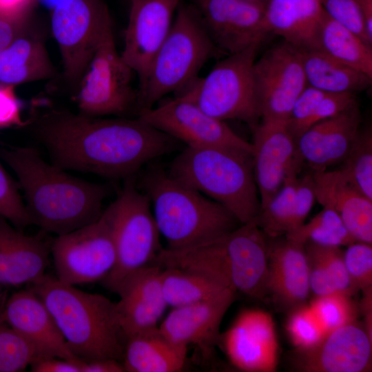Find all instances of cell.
<instances>
[{
  "label": "cell",
  "mask_w": 372,
  "mask_h": 372,
  "mask_svg": "<svg viewBox=\"0 0 372 372\" xmlns=\"http://www.w3.org/2000/svg\"><path fill=\"white\" fill-rule=\"evenodd\" d=\"M23 123L65 170L129 178L177 147V141L137 116L89 117L36 101Z\"/></svg>",
  "instance_id": "1"
},
{
  "label": "cell",
  "mask_w": 372,
  "mask_h": 372,
  "mask_svg": "<svg viewBox=\"0 0 372 372\" xmlns=\"http://www.w3.org/2000/svg\"><path fill=\"white\" fill-rule=\"evenodd\" d=\"M0 157L17 178L32 225L41 231L65 234L101 216L107 185L71 176L31 147L1 148Z\"/></svg>",
  "instance_id": "2"
},
{
  "label": "cell",
  "mask_w": 372,
  "mask_h": 372,
  "mask_svg": "<svg viewBox=\"0 0 372 372\" xmlns=\"http://www.w3.org/2000/svg\"><path fill=\"white\" fill-rule=\"evenodd\" d=\"M28 286L45 303L77 358L83 362L100 359L123 362L126 338L116 302L45 273Z\"/></svg>",
  "instance_id": "3"
},
{
  "label": "cell",
  "mask_w": 372,
  "mask_h": 372,
  "mask_svg": "<svg viewBox=\"0 0 372 372\" xmlns=\"http://www.w3.org/2000/svg\"><path fill=\"white\" fill-rule=\"evenodd\" d=\"M161 235L169 249H181L221 237L242 225L225 207L172 177L153 169L141 178Z\"/></svg>",
  "instance_id": "4"
},
{
  "label": "cell",
  "mask_w": 372,
  "mask_h": 372,
  "mask_svg": "<svg viewBox=\"0 0 372 372\" xmlns=\"http://www.w3.org/2000/svg\"><path fill=\"white\" fill-rule=\"evenodd\" d=\"M168 173L223 205L241 224L254 220L260 212L251 152L187 146L174 158Z\"/></svg>",
  "instance_id": "5"
},
{
  "label": "cell",
  "mask_w": 372,
  "mask_h": 372,
  "mask_svg": "<svg viewBox=\"0 0 372 372\" xmlns=\"http://www.w3.org/2000/svg\"><path fill=\"white\" fill-rule=\"evenodd\" d=\"M220 52L194 6L180 4L145 83L137 92L140 110L153 107L169 93L183 92L198 78L206 61Z\"/></svg>",
  "instance_id": "6"
},
{
  "label": "cell",
  "mask_w": 372,
  "mask_h": 372,
  "mask_svg": "<svg viewBox=\"0 0 372 372\" xmlns=\"http://www.w3.org/2000/svg\"><path fill=\"white\" fill-rule=\"evenodd\" d=\"M261 43H256L227 55L206 76L198 77L178 94L189 99L205 113L220 121L239 120L251 127L258 123L260 116L254 63Z\"/></svg>",
  "instance_id": "7"
},
{
  "label": "cell",
  "mask_w": 372,
  "mask_h": 372,
  "mask_svg": "<svg viewBox=\"0 0 372 372\" xmlns=\"http://www.w3.org/2000/svg\"><path fill=\"white\" fill-rule=\"evenodd\" d=\"M112 233L116 263L101 281L115 292L132 272L154 263L162 249L147 196L128 181L118 197L105 209Z\"/></svg>",
  "instance_id": "8"
},
{
  "label": "cell",
  "mask_w": 372,
  "mask_h": 372,
  "mask_svg": "<svg viewBox=\"0 0 372 372\" xmlns=\"http://www.w3.org/2000/svg\"><path fill=\"white\" fill-rule=\"evenodd\" d=\"M199 266L236 293L259 300L269 295L267 236L254 220L207 242Z\"/></svg>",
  "instance_id": "9"
},
{
  "label": "cell",
  "mask_w": 372,
  "mask_h": 372,
  "mask_svg": "<svg viewBox=\"0 0 372 372\" xmlns=\"http://www.w3.org/2000/svg\"><path fill=\"white\" fill-rule=\"evenodd\" d=\"M51 30L72 96L99 45L113 30L107 6L103 0H61L51 14Z\"/></svg>",
  "instance_id": "10"
},
{
  "label": "cell",
  "mask_w": 372,
  "mask_h": 372,
  "mask_svg": "<svg viewBox=\"0 0 372 372\" xmlns=\"http://www.w3.org/2000/svg\"><path fill=\"white\" fill-rule=\"evenodd\" d=\"M134 72L116 50L113 30L105 36L72 96L78 113L89 117H129L140 107Z\"/></svg>",
  "instance_id": "11"
},
{
  "label": "cell",
  "mask_w": 372,
  "mask_h": 372,
  "mask_svg": "<svg viewBox=\"0 0 372 372\" xmlns=\"http://www.w3.org/2000/svg\"><path fill=\"white\" fill-rule=\"evenodd\" d=\"M56 277L75 286L103 280L116 263V249L108 216L52 238Z\"/></svg>",
  "instance_id": "12"
},
{
  "label": "cell",
  "mask_w": 372,
  "mask_h": 372,
  "mask_svg": "<svg viewBox=\"0 0 372 372\" xmlns=\"http://www.w3.org/2000/svg\"><path fill=\"white\" fill-rule=\"evenodd\" d=\"M137 116L188 147H220L253 154V146L225 123L205 113L193 101L178 94L156 107L141 109Z\"/></svg>",
  "instance_id": "13"
},
{
  "label": "cell",
  "mask_w": 372,
  "mask_h": 372,
  "mask_svg": "<svg viewBox=\"0 0 372 372\" xmlns=\"http://www.w3.org/2000/svg\"><path fill=\"white\" fill-rule=\"evenodd\" d=\"M254 79L260 118L287 123L307 86L300 51L284 41L274 45L256 60Z\"/></svg>",
  "instance_id": "14"
},
{
  "label": "cell",
  "mask_w": 372,
  "mask_h": 372,
  "mask_svg": "<svg viewBox=\"0 0 372 372\" xmlns=\"http://www.w3.org/2000/svg\"><path fill=\"white\" fill-rule=\"evenodd\" d=\"M129 1V18L121 56L137 74L139 91L145 83L154 56L170 31L181 0Z\"/></svg>",
  "instance_id": "15"
},
{
  "label": "cell",
  "mask_w": 372,
  "mask_h": 372,
  "mask_svg": "<svg viewBox=\"0 0 372 372\" xmlns=\"http://www.w3.org/2000/svg\"><path fill=\"white\" fill-rule=\"evenodd\" d=\"M213 43L227 55L240 52L268 36L263 29L264 6L245 0H193Z\"/></svg>",
  "instance_id": "16"
},
{
  "label": "cell",
  "mask_w": 372,
  "mask_h": 372,
  "mask_svg": "<svg viewBox=\"0 0 372 372\" xmlns=\"http://www.w3.org/2000/svg\"><path fill=\"white\" fill-rule=\"evenodd\" d=\"M287 123L262 121L253 130L254 174L263 209L281 188L285 178L304 164Z\"/></svg>",
  "instance_id": "17"
},
{
  "label": "cell",
  "mask_w": 372,
  "mask_h": 372,
  "mask_svg": "<svg viewBox=\"0 0 372 372\" xmlns=\"http://www.w3.org/2000/svg\"><path fill=\"white\" fill-rule=\"evenodd\" d=\"M231 363L246 372H273L278 365V342L275 323L267 312L242 311L220 335Z\"/></svg>",
  "instance_id": "18"
},
{
  "label": "cell",
  "mask_w": 372,
  "mask_h": 372,
  "mask_svg": "<svg viewBox=\"0 0 372 372\" xmlns=\"http://www.w3.org/2000/svg\"><path fill=\"white\" fill-rule=\"evenodd\" d=\"M372 339L357 321L325 334L313 348L298 351L296 369L303 372H364L371 369Z\"/></svg>",
  "instance_id": "19"
},
{
  "label": "cell",
  "mask_w": 372,
  "mask_h": 372,
  "mask_svg": "<svg viewBox=\"0 0 372 372\" xmlns=\"http://www.w3.org/2000/svg\"><path fill=\"white\" fill-rule=\"evenodd\" d=\"M163 269L156 263L145 266L128 274L116 288L117 312L125 338L158 327L168 307L161 288Z\"/></svg>",
  "instance_id": "20"
},
{
  "label": "cell",
  "mask_w": 372,
  "mask_h": 372,
  "mask_svg": "<svg viewBox=\"0 0 372 372\" xmlns=\"http://www.w3.org/2000/svg\"><path fill=\"white\" fill-rule=\"evenodd\" d=\"M236 294L229 291L211 299L174 308L158 327L173 342L186 347L195 345L207 358L220 342V323Z\"/></svg>",
  "instance_id": "21"
},
{
  "label": "cell",
  "mask_w": 372,
  "mask_h": 372,
  "mask_svg": "<svg viewBox=\"0 0 372 372\" xmlns=\"http://www.w3.org/2000/svg\"><path fill=\"white\" fill-rule=\"evenodd\" d=\"M0 320L54 357L81 362L68 348L52 314L31 289H21L7 298Z\"/></svg>",
  "instance_id": "22"
},
{
  "label": "cell",
  "mask_w": 372,
  "mask_h": 372,
  "mask_svg": "<svg viewBox=\"0 0 372 372\" xmlns=\"http://www.w3.org/2000/svg\"><path fill=\"white\" fill-rule=\"evenodd\" d=\"M361 123L358 103L309 127L296 141L297 152L311 171H323L342 162Z\"/></svg>",
  "instance_id": "23"
},
{
  "label": "cell",
  "mask_w": 372,
  "mask_h": 372,
  "mask_svg": "<svg viewBox=\"0 0 372 372\" xmlns=\"http://www.w3.org/2000/svg\"><path fill=\"white\" fill-rule=\"evenodd\" d=\"M24 234L0 216V282L3 287L30 285L45 274L52 238Z\"/></svg>",
  "instance_id": "24"
},
{
  "label": "cell",
  "mask_w": 372,
  "mask_h": 372,
  "mask_svg": "<svg viewBox=\"0 0 372 372\" xmlns=\"http://www.w3.org/2000/svg\"><path fill=\"white\" fill-rule=\"evenodd\" d=\"M267 254L268 292L274 302L291 310L304 304L311 290L304 244L267 236Z\"/></svg>",
  "instance_id": "25"
},
{
  "label": "cell",
  "mask_w": 372,
  "mask_h": 372,
  "mask_svg": "<svg viewBox=\"0 0 372 372\" xmlns=\"http://www.w3.org/2000/svg\"><path fill=\"white\" fill-rule=\"evenodd\" d=\"M311 172L316 200L334 210L357 242L372 243V200L338 169Z\"/></svg>",
  "instance_id": "26"
},
{
  "label": "cell",
  "mask_w": 372,
  "mask_h": 372,
  "mask_svg": "<svg viewBox=\"0 0 372 372\" xmlns=\"http://www.w3.org/2000/svg\"><path fill=\"white\" fill-rule=\"evenodd\" d=\"M300 170L291 171L269 203L254 220L270 238L285 236L305 223L316 195L311 172L298 177Z\"/></svg>",
  "instance_id": "27"
},
{
  "label": "cell",
  "mask_w": 372,
  "mask_h": 372,
  "mask_svg": "<svg viewBox=\"0 0 372 372\" xmlns=\"http://www.w3.org/2000/svg\"><path fill=\"white\" fill-rule=\"evenodd\" d=\"M324 16L319 0H267L263 29L267 35H278L300 51L317 50Z\"/></svg>",
  "instance_id": "28"
},
{
  "label": "cell",
  "mask_w": 372,
  "mask_h": 372,
  "mask_svg": "<svg viewBox=\"0 0 372 372\" xmlns=\"http://www.w3.org/2000/svg\"><path fill=\"white\" fill-rule=\"evenodd\" d=\"M43 34L31 23L0 50V84L17 85L54 78L57 70L45 45Z\"/></svg>",
  "instance_id": "29"
},
{
  "label": "cell",
  "mask_w": 372,
  "mask_h": 372,
  "mask_svg": "<svg viewBox=\"0 0 372 372\" xmlns=\"http://www.w3.org/2000/svg\"><path fill=\"white\" fill-rule=\"evenodd\" d=\"M187 347L169 340L158 327L126 338L123 364L127 372H177L183 369Z\"/></svg>",
  "instance_id": "30"
},
{
  "label": "cell",
  "mask_w": 372,
  "mask_h": 372,
  "mask_svg": "<svg viewBox=\"0 0 372 372\" xmlns=\"http://www.w3.org/2000/svg\"><path fill=\"white\" fill-rule=\"evenodd\" d=\"M307 85L325 93H354L371 85L372 78L318 50L300 51Z\"/></svg>",
  "instance_id": "31"
},
{
  "label": "cell",
  "mask_w": 372,
  "mask_h": 372,
  "mask_svg": "<svg viewBox=\"0 0 372 372\" xmlns=\"http://www.w3.org/2000/svg\"><path fill=\"white\" fill-rule=\"evenodd\" d=\"M317 50L372 78V45L325 14Z\"/></svg>",
  "instance_id": "32"
},
{
  "label": "cell",
  "mask_w": 372,
  "mask_h": 372,
  "mask_svg": "<svg viewBox=\"0 0 372 372\" xmlns=\"http://www.w3.org/2000/svg\"><path fill=\"white\" fill-rule=\"evenodd\" d=\"M163 268V296L167 306L173 308L211 299L229 291H234L198 273L174 267Z\"/></svg>",
  "instance_id": "33"
},
{
  "label": "cell",
  "mask_w": 372,
  "mask_h": 372,
  "mask_svg": "<svg viewBox=\"0 0 372 372\" xmlns=\"http://www.w3.org/2000/svg\"><path fill=\"white\" fill-rule=\"evenodd\" d=\"M322 207L308 223H304L285 236L302 244L312 242L321 245L340 247L357 242L340 216L331 208Z\"/></svg>",
  "instance_id": "34"
},
{
  "label": "cell",
  "mask_w": 372,
  "mask_h": 372,
  "mask_svg": "<svg viewBox=\"0 0 372 372\" xmlns=\"http://www.w3.org/2000/svg\"><path fill=\"white\" fill-rule=\"evenodd\" d=\"M339 169L366 198L372 200V130L360 127Z\"/></svg>",
  "instance_id": "35"
},
{
  "label": "cell",
  "mask_w": 372,
  "mask_h": 372,
  "mask_svg": "<svg viewBox=\"0 0 372 372\" xmlns=\"http://www.w3.org/2000/svg\"><path fill=\"white\" fill-rule=\"evenodd\" d=\"M54 357L0 320V372H20L32 364Z\"/></svg>",
  "instance_id": "36"
},
{
  "label": "cell",
  "mask_w": 372,
  "mask_h": 372,
  "mask_svg": "<svg viewBox=\"0 0 372 372\" xmlns=\"http://www.w3.org/2000/svg\"><path fill=\"white\" fill-rule=\"evenodd\" d=\"M309 305L326 333L357 321L356 304L342 293L315 296Z\"/></svg>",
  "instance_id": "37"
},
{
  "label": "cell",
  "mask_w": 372,
  "mask_h": 372,
  "mask_svg": "<svg viewBox=\"0 0 372 372\" xmlns=\"http://www.w3.org/2000/svg\"><path fill=\"white\" fill-rule=\"evenodd\" d=\"M286 329L291 342L298 351L313 348L326 334L310 306L306 304L291 310Z\"/></svg>",
  "instance_id": "38"
},
{
  "label": "cell",
  "mask_w": 372,
  "mask_h": 372,
  "mask_svg": "<svg viewBox=\"0 0 372 372\" xmlns=\"http://www.w3.org/2000/svg\"><path fill=\"white\" fill-rule=\"evenodd\" d=\"M19 189L18 183L14 181L0 161V216L23 231L32 223Z\"/></svg>",
  "instance_id": "39"
},
{
  "label": "cell",
  "mask_w": 372,
  "mask_h": 372,
  "mask_svg": "<svg viewBox=\"0 0 372 372\" xmlns=\"http://www.w3.org/2000/svg\"><path fill=\"white\" fill-rule=\"evenodd\" d=\"M347 272L355 286L363 293L372 291L371 244L355 242L344 251Z\"/></svg>",
  "instance_id": "40"
},
{
  "label": "cell",
  "mask_w": 372,
  "mask_h": 372,
  "mask_svg": "<svg viewBox=\"0 0 372 372\" xmlns=\"http://www.w3.org/2000/svg\"><path fill=\"white\" fill-rule=\"evenodd\" d=\"M327 17L372 45L362 12L355 0H319Z\"/></svg>",
  "instance_id": "41"
},
{
  "label": "cell",
  "mask_w": 372,
  "mask_h": 372,
  "mask_svg": "<svg viewBox=\"0 0 372 372\" xmlns=\"http://www.w3.org/2000/svg\"><path fill=\"white\" fill-rule=\"evenodd\" d=\"M326 93L307 85L296 99L291 110L287 127L296 143L310 127L313 112Z\"/></svg>",
  "instance_id": "42"
},
{
  "label": "cell",
  "mask_w": 372,
  "mask_h": 372,
  "mask_svg": "<svg viewBox=\"0 0 372 372\" xmlns=\"http://www.w3.org/2000/svg\"><path fill=\"white\" fill-rule=\"evenodd\" d=\"M23 125L14 87L0 84V129Z\"/></svg>",
  "instance_id": "43"
},
{
  "label": "cell",
  "mask_w": 372,
  "mask_h": 372,
  "mask_svg": "<svg viewBox=\"0 0 372 372\" xmlns=\"http://www.w3.org/2000/svg\"><path fill=\"white\" fill-rule=\"evenodd\" d=\"M31 23L29 12L8 14L0 12V50L9 45Z\"/></svg>",
  "instance_id": "44"
},
{
  "label": "cell",
  "mask_w": 372,
  "mask_h": 372,
  "mask_svg": "<svg viewBox=\"0 0 372 372\" xmlns=\"http://www.w3.org/2000/svg\"><path fill=\"white\" fill-rule=\"evenodd\" d=\"M82 362L53 357L39 360L30 366L32 372H81Z\"/></svg>",
  "instance_id": "45"
},
{
  "label": "cell",
  "mask_w": 372,
  "mask_h": 372,
  "mask_svg": "<svg viewBox=\"0 0 372 372\" xmlns=\"http://www.w3.org/2000/svg\"><path fill=\"white\" fill-rule=\"evenodd\" d=\"M122 362L113 359H100L81 364V372H125Z\"/></svg>",
  "instance_id": "46"
},
{
  "label": "cell",
  "mask_w": 372,
  "mask_h": 372,
  "mask_svg": "<svg viewBox=\"0 0 372 372\" xmlns=\"http://www.w3.org/2000/svg\"><path fill=\"white\" fill-rule=\"evenodd\" d=\"M364 18L369 33L372 36V0H355Z\"/></svg>",
  "instance_id": "47"
},
{
  "label": "cell",
  "mask_w": 372,
  "mask_h": 372,
  "mask_svg": "<svg viewBox=\"0 0 372 372\" xmlns=\"http://www.w3.org/2000/svg\"><path fill=\"white\" fill-rule=\"evenodd\" d=\"M3 286L0 282V311H1L3 304L7 299L6 295L3 292Z\"/></svg>",
  "instance_id": "48"
},
{
  "label": "cell",
  "mask_w": 372,
  "mask_h": 372,
  "mask_svg": "<svg viewBox=\"0 0 372 372\" xmlns=\"http://www.w3.org/2000/svg\"><path fill=\"white\" fill-rule=\"evenodd\" d=\"M245 1H249V2L256 3V4H258V5H261V6H265L266 2L267 1V0H245Z\"/></svg>",
  "instance_id": "49"
}]
</instances>
